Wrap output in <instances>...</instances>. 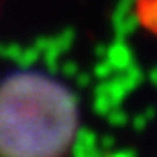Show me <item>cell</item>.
<instances>
[{
	"label": "cell",
	"instance_id": "6da1fadb",
	"mask_svg": "<svg viewBox=\"0 0 157 157\" xmlns=\"http://www.w3.org/2000/svg\"><path fill=\"white\" fill-rule=\"evenodd\" d=\"M78 128V100L57 78L23 70L0 80V155H65Z\"/></svg>",
	"mask_w": 157,
	"mask_h": 157
}]
</instances>
